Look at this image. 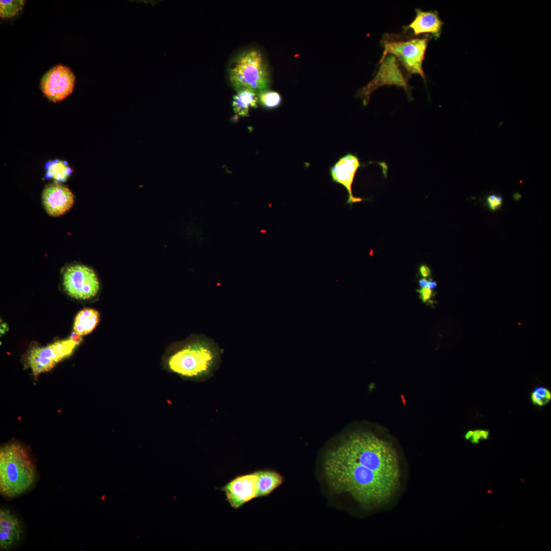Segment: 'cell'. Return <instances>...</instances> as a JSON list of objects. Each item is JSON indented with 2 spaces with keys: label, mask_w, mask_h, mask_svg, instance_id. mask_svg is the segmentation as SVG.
<instances>
[{
  "label": "cell",
  "mask_w": 551,
  "mask_h": 551,
  "mask_svg": "<svg viewBox=\"0 0 551 551\" xmlns=\"http://www.w3.org/2000/svg\"><path fill=\"white\" fill-rule=\"evenodd\" d=\"M487 201L489 208L494 211L500 207L503 199L500 196L492 194L487 197Z\"/></svg>",
  "instance_id": "cell-23"
},
{
  "label": "cell",
  "mask_w": 551,
  "mask_h": 551,
  "mask_svg": "<svg viewBox=\"0 0 551 551\" xmlns=\"http://www.w3.org/2000/svg\"><path fill=\"white\" fill-rule=\"evenodd\" d=\"M532 403L538 406L547 404L551 399V392L546 388L537 387L532 391L531 395Z\"/></svg>",
  "instance_id": "cell-21"
},
{
  "label": "cell",
  "mask_w": 551,
  "mask_h": 551,
  "mask_svg": "<svg viewBox=\"0 0 551 551\" xmlns=\"http://www.w3.org/2000/svg\"><path fill=\"white\" fill-rule=\"evenodd\" d=\"M229 79L236 91L248 89L257 94L268 90L270 85L269 70L261 52L250 48L240 52L233 59Z\"/></svg>",
  "instance_id": "cell-4"
},
{
  "label": "cell",
  "mask_w": 551,
  "mask_h": 551,
  "mask_svg": "<svg viewBox=\"0 0 551 551\" xmlns=\"http://www.w3.org/2000/svg\"><path fill=\"white\" fill-rule=\"evenodd\" d=\"M428 280L426 278H422L419 280L418 283L419 286L422 287H425L427 286Z\"/></svg>",
  "instance_id": "cell-27"
},
{
  "label": "cell",
  "mask_w": 551,
  "mask_h": 551,
  "mask_svg": "<svg viewBox=\"0 0 551 551\" xmlns=\"http://www.w3.org/2000/svg\"><path fill=\"white\" fill-rule=\"evenodd\" d=\"M378 70L367 85L359 89L356 97L361 98L363 106L367 105L372 92L383 86L395 85L401 87L406 91L408 99L413 100L409 80V73L401 65L398 59L393 55L387 54L378 63Z\"/></svg>",
  "instance_id": "cell-6"
},
{
  "label": "cell",
  "mask_w": 551,
  "mask_h": 551,
  "mask_svg": "<svg viewBox=\"0 0 551 551\" xmlns=\"http://www.w3.org/2000/svg\"><path fill=\"white\" fill-rule=\"evenodd\" d=\"M419 272L420 276L424 278H429L431 276V270L426 265H421L419 268Z\"/></svg>",
  "instance_id": "cell-25"
},
{
  "label": "cell",
  "mask_w": 551,
  "mask_h": 551,
  "mask_svg": "<svg viewBox=\"0 0 551 551\" xmlns=\"http://www.w3.org/2000/svg\"><path fill=\"white\" fill-rule=\"evenodd\" d=\"M37 470L28 450L21 444L11 442L0 449V492L14 498L29 490L37 479Z\"/></svg>",
  "instance_id": "cell-3"
},
{
  "label": "cell",
  "mask_w": 551,
  "mask_h": 551,
  "mask_svg": "<svg viewBox=\"0 0 551 551\" xmlns=\"http://www.w3.org/2000/svg\"><path fill=\"white\" fill-rule=\"evenodd\" d=\"M230 505L237 509L257 497L258 476L256 472L236 477L223 488Z\"/></svg>",
  "instance_id": "cell-10"
},
{
  "label": "cell",
  "mask_w": 551,
  "mask_h": 551,
  "mask_svg": "<svg viewBox=\"0 0 551 551\" xmlns=\"http://www.w3.org/2000/svg\"><path fill=\"white\" fill-rule=\"evenodd\" d=\"M256 472L258 476L257 497L268 495L283 483L282 476L276 471L260 470Z\"/></svg>",
  "instance_id": "cell-17"
},
{
  "label": "cell",
  "mask_w": 551,
  "mask_h": 551,
  "mask_svg": "<svg viewBox=\"0 0 551 551\" xmlns=\"http://www.w3.org/2000/svg\"><path fill=\"white\" fill-rule=\"evenodd\" d=\"M323 473L330 487L346 493L363 507L380 506L397 491L400 478L392 443L368 431H355L327 452Z\"/></svg>",
  "instance_id": "cell-1"
},
{
  "label": "cell",
  "mask_w": 551,
  "mask_h": 551,
  "mask_svg": "<svg viewBox=\"0 0 551 551\" xmlns=\"http://www.w3.org/2000/svg\"><path fill=\"white\" fill-rule=\"evenodd\" d=\"M46 178H51L58 182H64L71 174L72 170L66 161L55 160L45 164Z\"/></svg>",
  "instance_id": "cell-18"
},
{
  "label": "cell",
  "mask_w": 551,
  "mask_h": 551,
  "mask_svg": "<svg viewBox=\"0 0 551 551\" xmlns=\"http://www.w3.org/2000/svg\"><path fill=\"white\" fill-rule=\"evenodd\" d=\"M259 103L265 108L274 109L278 107L281 102V95L277 91L269 89L258 94Z\"/></svg>",
  "instance_id": "cell-20"
},
{
  "label": "cell",
  "mask_w": 551,
  "mask_h": 551,
  "mask_svg": "<svg viewBox=\"0 0 551 551\" xmlns=\"http://www.w3.org/2000/svg\"><path fill=\"white\" fill-rule=\"evenodd\" d=\"M416 15L413 20L408 26L403 27L404 30L411 29L414 36L421 34H429L438 39L442 32L443 22L439 17L437 11H423L419 8L415 9Z\"/></svg>",
  "instance_id": "cell-14"
},
{
  "label": "cell",
  "mask_w": 551,
  "mask_h": 551,
  "mask_svg": "<svg viewBox=\"0 0 551 551\" xmlns=\"http://www.w3.org/2000/svg\"><path fill=\"white\" fill-rule=\"evenodd\" d=\"M437 284L436 282L433 281V280L430 279L428 281L426 287L430 289H433L435 288L437 286Z\"/></svg>",
  "instance_id": "cell-26"
},
{
  "label": "cell",
  "mask_w": 551,
  "mask_h": 551,
  "mask_svg": "<svg viewBox=\"0 0 551 551\" xmlns=\"http://www.w3.org/2000/svg\"><path fill=\"white\" fill-rule=\"evenodd\" d=\"M23 533L21 522L10 509H0V549L10 550L15 548Z\"/></svg>",
  "instance_id": "cell-13"
},
{
  "label": "cell",
  "mask_w": 551,
  "mask_h": 551,
  "mask_svg": "<svg viewBox=\"0 0 551 551\" xmlns=\"http://www.w3.org/2000/svg\"><path fill=\"white\" fill-rule=\"evenodd\" d=\"M42 199L46 213L50 216L56 217L63 215L72 207L74 202V196L66 186L54 183L44 188Z\"/></svg>",
  "instance_id": "cell-12"
},
{
  "label": "cell",
  "mask_w": 551,
  "mask_h": 551,
  "mask_svg": "<svg viewBox=\"0 0 551 551\" xmlns=\"http://www.w3.org/2000/svg\"><path fill=\"white\" fill-rule=\"evenodd\" d=\"M520 197H521L520 194H519V193H515L513 195V197L515 200H518V199H520Z\"/></svg>",
  "instance_id": "cell-28"
},
{
  "label": "cell",
  "mask_w": 551,
  "mask_h": 551,
  "mask_svg": "<svg viewBox=\"0 0 551 551\" xmlns=\"http://www.w3.org/2000/svg\"><path fill=\"white\" fill-rule=\"evenodd\" d=\"M220 362L218 344L210 338L196 334L171 344L162 357L165 370L183 380L197 382L211 378Z\"/></svg>",
  "instance_id": "cell-2"
},
{
  "label": "cell",
  "mask_w": 551,
  "mask_h": 551,
  "mask_svg": "<svg viewBox=\"0 0 551 551\" xmlns=\"http://www.w3.org/2000/svg\"><path fill=\"white\" fill-rule=\"evenodd\" d=\"M65 291L71 297L87 299L95 296L99 289L97 277L91 268L82 264L67 267L63 276Z\"/></svg>",
  "instance_id": "cell-8"
},
{
  "label": "cell",
  "mask_w": 551,
  "mask_h": 551,
  "mask_svg": "<svg viewBox=\"0 0 551 551\" xmlns=\"http://www.w3.org/2000/svg\"><path fill=\"white\" fill-rule=\"evenodd\" d=\"M489 435V433L487 430H476L467 432L465 434V438L473 444H477L481 440L487 439Z\"/></svg>",
  "instance_id": "cell-22"
},
{
  "label": "cell",
  "mask_w": 551,
  "mask_h": 551,
  "mask_svg": "<svg viewBox=\"0 0 551 551\" xmlns=\"http://www.w3.org/2000/svg\"><path fill=\"white\" fill-rule=\"evenodd\" d=\"M432 37L429 34L414 36L405 30L398 34L385 33L380 41L384 48L381 59L387 54L392 55L409 73L418 74L425 81L422 63L428 42Z\"/></svg>",
  "instance_id": "cell-5"
},
{
  "label": "cell",
  "mask_w": 551,
  "mask_h": 551,
  "mask_svg": "<svg viewBox=\"0 0 551 551\" xmlns=\"http://www.w3.org/2000/svg\"><path fill=\"white\" fill-rule=\"evenodd\" d=\"M99 319V314L96 310L91 308L82 310L75 318L73 333L80 336L90 333L96 327Z\"/></svg>",
  "instance_id": "cell-16"
},
{
  "label": "cell",
  "mask_w": 551,
  "mask_h": 551,
  "mask_svg": "<svg viewBox=\"0 0 551 551\" xmlns=\"http://www.w3.org/2000/svg\"><path fill=\"white\" fill-rule=\"evenodd\" d=\"M25 4L23 0L0 1V16L3 18H11L17 15Z\"/></svg>",
  "instance_id": "cell-19"
},
{
  "label": "cell",
  "mask_w": 551,
  "mask_h": 551,
  "mask_svg": "<svg viewBox=\"0 0 551 551\" xmlns=\"http://www.w3.org/2000/svg\"><path fill=\"white\" fill-rule=\"evenodd\" d=\"M416 291L419 293L420 298L424 303L430 302L434 296V291L427 287L417 289Z\"/></svg>",
  "instance_id": "cell-24"
},
{
  "label": "cell",
  "mask_w": 551,
  "mask_h": 551,
  "mask_svg": "<svg viewBox=\"0 0 551 551\" xmlns=\"http://www.w3.org/2000/svg\"><path fill=\"white\" fill-rule=\"evenodd\" d=\"M236 92L233 97V111L239 116H247L250 109L258 107V94L248 89H242Z\"/></svg>",
  "instance_id": "cell-15"
},
{
  "label": "cell",
  "mask_w": 551,
  "mask_h": 551,
  "mask_svg": "<svg viewBox=\"0 0 551 551\" xmlns=\"http://www.w3.org/2000/svg\"><path fill=\"white\" fill-rule=\"evenodd\" d=\"M77 342L71 338L62 340L44 347H34L29 351L28 364L34 375L51 370L62 359L69 356L74 350Z\"/></svg>",
  "instance_id": "cell-7"
},
{
  "label": "cell",
  "mask_w": 551,
  "mask_h": 551,
  "mask_svg": "<svg viewBox=\"0 0 551 551\" xmlns=\"http://www.w3.org/2000/svg\"><path fill=\"white\" fill-rule=\"evenodd\" d=\"M361 166L358 157L348 153L341 157L330 168V174L333 181L342 185L347 191L346 204L350 205L364 200L363 198L354 196L352 191V185L356 172Z\"/></svg>",
  "instance_id": "cell-11"
},
{
  "label": "cell",
  "mask_w": 551,
  "mask_h": 551,
  "mask_svg": "<svg viewBox=\"0 0 551 551\" xmlns=\"http://www.w3.org/2000/svg\"><path fill=\"white\" fill-rule=\"evenodd\" d=\"M75 80L76 77L69 67L57 65L43 76L40 88L49 101L60 102L72 93Z\"/></svg>",
  "instance_id": "cell-9"
}]
</instances>
